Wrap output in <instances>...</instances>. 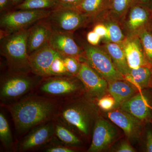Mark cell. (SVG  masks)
<instances>
[{"mask_svg": "<svg viewBox=\"0 0 152 152\" xmlns=\"http://www.w3.org/2000/svg\"><path fill=\"white\" fill-rule=\"evenodd\" d=\"M60 103L31 93L16 102L1 105L10 112L17 138L20 139L33 128L54 119Z\"/></svg>", "mask_w": 152, "mask_h": 152, "instance_id": "cell-1", "label": "cell"}, {"mask_svg": "<svg viewBox=\"0 0 152 152\" xmlns=\"http://www.w3.org/2000/svg\"><path fill=\"white\" fill-rule=\"evenodd\" d=\"M97 113L94 102L84 94L60 102L55 119L66 125L81 138L88 139Z\"/></svg>", "mask_w": 152, "mask_h": 152, "instance_id": "cell-2", "label": "cell"}, {"mask_svg": "<svg viewBox=\"0 0 152 152\" xmlns=\"http://www.w3.org/2000/svg\"><path fill=\"white\" fill-rule=\"evenodd\" d=\"M32 93L61 102L80 96L86 92L77 77L60 75L43 77Z\"/></svg>", "mask_w": 152, "mask_h": 152, "instance_id": "cell-3", "label": "cell"}, {"mask_svg": "<svg viewBox=\"0 0 152 152\" xmlns=\"http://www.w3.org/2000/svg\"><path fill=\"white\" fill-rule=\"evenodd\" d=\"M28 29L21 30L1 38V54L7 60L9 72H31L27 43Z\"/></svg>", "mask_w": 152, "mask_h": 152, "instance_id": "cell-4", "label": "cell"}, {"mask_svg": "<svg viewBox=\"0 0 152 152\" xmlns=\"http://www.w3.org/2000/svg\"><path fill=\"white\" fill-rule=\"evenodd\" d=\"M43 78L33 73L9 72L1 77V105L13 102L34 91Z\"/></svg>", "mask_w": 152, "mask_h": 152, "instance_id": "cell-5", "label": "cell"}, {"mask_svg": "<svg viewBox=\"0 0 152 152\" xmlns=\"http://www.w3.org/2000/svg\"><path fill=\"white\" fill-rule=\"evenodd\" d=\"M52 10H20L5 13L1 16L0 20L1 38L28 28L32 25L47 18Z\"/></svg>", "mask_w": 152, "mask_h": 152, "instance_id": "cell-6", "label": "cell"}, {"mask_svg": "<svg viewBox=\"0 0 152 152\" xmlns=\"http://www.w3.org/2000/svg\"><path fill=\"white\" fill-rule=\"evenodd\" d=\"M83 58L93 69L108 82L124 80L111 58L105 50L90 44L83 45Z\"/></svg>", "mask_w": 152, "mask_h": 152, "instance_id": "cell-7", "label": "cell"}, {"mask_svg": "<svg viewBox=\"0 0 152 152\" xmlns=\"http://www.w3.org/2000/svg\"><path fill=\"white\" fill-rule=\"evenodd\" d=\"M93 18L72 8L60 6L53 9L47 18L53 31L71 33L86 25Z\"/></svg>", "mask_w": 152, "mask_h": 152, "instance_id": "cell-8", "label": "cell"}, {"mask_svg": "<svg viewBox=\"0 0 152 152\" xmlns=\"http://www.w3.org/2000/svg\"><path fill=\"white\" fill-rule=\"evenodd\" d=\"M54 136V121L37 126L19 140L17 151L26 152L40 150L51 141Z\"/></svg>", "mask_w": 152, "mask_h": 152, "instance_id": "cell-9", "label": "cell"}, {"mask_svg": "<svg viewBox=\"0 0 152 152\" xmlns=\"http://www.w3.org/2000/svg\"><path fill=\"white\" fill-rule=\"evenodd\" d=\"M117 128L108 121L97 117L95 120L91 142L88 152L104 151L108 149L118 137Z\"/></svg>", "mask_w": 152, "mask_h": 152, "instance_id": "cell-10", "label": "cell"}, {"mask_svg": "<svg viewBox=\"0 0 152 152\" xmlns=\"http://www.w3.org/2000/svg\"><path fill=\"white\" fill-rule=\"evenodd\" d=\"M76 77L83 83L85 94L92 99H99L108 91V82L94 70L85 60L82 61Z\"/></svg>", "mask_w": 152, "mask_h": 152, "instance_id": "cell-11", "label": "cell"}, {"mask_svg": "<svg viewBox=\"0 0 152 152\" xmlns=\"http://www.w3.org/2000/svg\"><path fill=\"white\" fill-rule=\"evenodd\" d=\"M107 117L123 130L130 141L135 142L140 139L143 123L132 115L120 109L108 112Z\"/></svg>", "mask_w": 152, "mask_h": 152, "instance_id": "cell-12", "label": "cell"}, {"mask_svg": "<svg viewBox=\"0 0 152 152\" xmlns=\"http://www.w3.org/2000/svg\"><path fill=\"white\" fill-rule=\"evenodd\" d=\"M152 103L148 95L140 92L123 102L120 107L144 124L151 121Z\"/></svg>", "mask_w": 152, "mask_h": 152, "instance_id": "cell-13", "label": "cell"}, {"mask_svg": "<svg viewBox=\"0 0 152 152\" xmlns=\"http://www.w3.org/2000/svg\"><path fill=\"white\" fill-rule=\"evenodd\" d=\"M60 54L49 44L31 54L29 63L32 73L42 77L52 76V64Z\"/></svg>", "mask_w": 152, "mask_h": 152, "instance_id": "cell-14", "label": "cell"}, {"mask_svg": "<svg viewBox=\"0 0 152 152\" xmlns=\"http://www.w3.org/2000/svg\"><path fill=\"white\" fill-rule=\"evenodd\" d=\"M53 32L47 18L39 21L29 28L27 42L28 55L48 45Z\"/></svg>", "mask_w": 152, "mask_h": 152, "instance_id": "cell-15", "label": "cell"}, {"mask_svg": "<svg viewBox=\"0 0 152 152\" xmlns=\"http://www.w3.org/2000/svg\"><path fill=\"white\" fill-rule=\"evenodd\" d=\"M71 33L53 31L49 45L63 56L75 57L82 61L83 51L76 43Z\"/></svg>", "mask_w": 152, "mask_h": 152, "instance_id": "cell-16", "label": "cell"}, {"mask_svg": "<svg viewBox=\"0 0 152 152\" xmlns=\"http://www.w3.org/2000/svg\"><path fill=\"white\" fill-rule=\"evenodd\" d=\"M124 50L128 65L130 69H137L147 65L145 54L138 37L126 38L120 44Z\"/></svg>", "mask_w": 152, "mask_h": 152, "instance_id": "cell-17", "label": "cell"}, {"mask_svg": "<svg viewBox=\"0 0 152 152\" xmlns=\"http://www.w3.org/2000/svg\"><path fill=\"white\" fill-rule=\"evenodd\" d=\"M138 89L129 82L118 80L108 82V91L115 101V107H120L137 93Z\"/></svg>", "mask_w": 152, "mask_h": 152, "instance_id": "cell-18", "label": "cell"}, {"mask_svg": "<svg viewBox=\"0 0 152 152\" xmlns=\"http://www.w3.org/2000/svg\"><path fill=\"white\" fill-rule=\"evenodd\" d=\"M126 27L132 33L137 34L142 29L148 19V12L141 4L134 2L129 9Z\"/></svg>", "mask_w": 152, "mask_h": 152, "instance_id": "cell-19", "label": "cell"}, {"mask_svg": "<svg viewBox=\"0 0 152 152\" xmlns=\"http://www.w3.org/2000/svg\"><path fill=\"white\" fill-rule=\"evenodd\" d=\"M137 89L143 90L151 86L152 72L149 66H142L137 69H130L129 75L124 77Z\"/></svg>", "mask_w": 152, "mask_h": 152, "instance_id": "cell-20", "label": "cell"}, {"mask_svg": "<svg viewBox=\"0 0 152 152\" xmlns=\"http://www.w3.org/2000/svg\"><path fill=\"white\" fill-rule=\"evenodd\" d=\"M54 121V137L62 143L70 146L78 147L83 145L81 138L72 129L56 119Z\"/></svg>", "mask_w": 152, "mask_h": 152, "instance_id": "cell-21", "label": "cell"}, {"mask_svg": "<svg viewBox=\"0 0 152 152\" xmlns=\"http://www.w3.org/2000/svg\"><path fill=\"white\" fill-rule=\"evenodd\" d=\"M104 48L118 70L124 77L129 75L130 69L121 46L119 44L107 42L104 45Z\"/></svg>", "mask_w": 152, "mask_h": 152, "instance_id": "cell-22", "label": "cell"}, {"mask_svg": "<svg viewBox=\"0 0 152 152\" xmlns=\"http://www.w3.org/2000/svg\"><path fill=\"white\" fill-rule=\"evenodd\" d=\"M110 0H82L77 5L72 7L81 13L95 18L108 8Z\"/></svg>", "mask_w": 152, "mask_h": 152, "instance_id": "cell-23", "label": "cell"}, {"mask_svg": "<svg viewBox=\"0 0 152 152\" xmlns=\"http://www.w3.org/2000/svg\"><path fill=\"white\" fill-rule=\"evenodd\" d=\"M0 140L7 151H17L16 146L14 144L10 124L1 111L0 112Z\"/></svg>", "mask_w": 152, "mask_h": 152, "instance_id": "cell-24", "label": "cell"}, {"mask_svg": "<svg viewBox=\"0 0 152 152\" xmlns=\"http://www.w3.org/2000/svg\"><path fill=\"white\" fill-rule=\"evenodd\" d=\"M59 6L57 0H24L17 6L20 10L53 9Z\"/></svg>", "mask_w": 152, "mask_h": 152, "instance_id": "cell-25", "label": "cell"}, {"mask_svg": "<svg viewBox=\"0 0 152 152\" xmlns=\"http://www.w3.org/2000/svg\"><path fill=\"white\" fill-rule=\"evenodd\" d=\"M104 23H102L105 25L108 30V37L106 41L115 43L121 44L126 38L122 31L117 22L110 19H106Z\"/></svg>", "mask_w": 152, "mask_h": 152, "instance_id": "cell-26", "label": "cell"}, {"mask_svg": "<svg viewBox=\"0 0 152 152\" xmlns=\"http://www.w3.org/2000/svg\"><path fill=\"white\" fill-rule=\"evenodd\" d=\"M144 54L147 59L152 62V34L147 30L142 28L137 33Z\"/></svg>", "mask_w": 152, "mask_h": 152, "instance_id": "cell-27", "label": "cell"}, {"mask_svg": "<svg viewBox=\"0 0 152 152\" xmlns=\"http://www.w3.org/2000/svg\"><path fill=\"white\" fill-rule=\"evenodd\" d=\"M135 0H110L108 8L114 15H123L134 3Z\"/></svg>", "mask_w": 152, "mask_h": 152, "instance_id": "cell-28", "label": "cell"}, {"mask_svg": "<svg viewBox=\"0 0 152 152\" xmlns=\"http://www.w3.org/2000/svg\"><path fill=\"white\" fill-rule=\"evenodd\" d=\"M79 148L62 143L54 136L51 141L40 151L45 152H75L79 150Z\"/></svg>", "mask_w": 152, "mask_h": 152, "instance_id": "cell-29", "label": "cell"}, {"mask_svg": "<svg viewBox=\"0 0 152 152\" xmlns=\"http://www.w3.org/2000/svg\"><path fill=\"white\" fill-rule=\"evenodd\" d=\"M62 56L68 74L69 75L76 77L80 70L82 61L75 57L63 55Z\"/></svg>", "mask_w": 152, "mask_h": 152, "instance_id": "cell-30", "label": "cell"}, {"mask_svg": "<svg viewBox=\"0 0 152 152\" xmlns=\"http://www.w3.org/2000/svg\"><path fill=\"white\" fill-rule=\"evenodd\" d=\"M51 71L52 76L69 75L65 66L62 55L61 54L55 59L51 68Z\"/></svg>", "mask_w": 152, "mask_h": 152, "instance_id": "cell-31", "label": "cell"}, {"mask_svg": "<svg viewBox=\"0 0 152 152\" xmlns=\"http://www.w3.org/2000/svg\"><path fill=\"white\" fill-rule=\"evenodd\" d=\"M97 100V105L102 110L104 111H111L115 107V101L110 95L104 96L96 99Z\"/></svg>", "mask_w": 152, "mask_h": 152, "instance_id": "cell-32", "label": "cell"}, {"mask_svg": "<svg viewBox=\"0 0 152 152\" xmlns=\"http://www.w3.org/2000/svg\"><path fill=\"white\" fill-rule=\"evenodd\" d=\"M117 152H134L135 150L132 146L128 140H124L121 142L113 150Z\"/></svg>", "mask_w": 152, "mask_h": 152, "instance_id": "cell-33", "label": "cell"}, {"mask_svg": "<svg viewBox=\"0 0 152 152\" xmlns=\"http://www.w3.org/2000/svg\"><path fill=\"white\" fill-rule=\"evenodd\" d=\"M93 31L98 34L102 39L107 40L108 37V30L105 25L102 23H98L94 28Z\"/></svg>", "mask_w": 152, "mask_h": 152, "instance_id": "cell-34", "label": "cell"}, {"mask_svg": "<svg viewBox=\"0 0 152 152\" xmlns=\"http://www.w3.org/2000/svg\"><path fill=\"white\" fill-rule=\"evenodd\" d=\"M101 39V37L94 31H90L87 35V41L91 45H97Z\"/></svg>", "mask_w": 152, "mask_h": 152, "instance_id": "cell-35", "label": "cell"}, {"mask_svg": "<svg viewBox=\"0 0 152 152\" xmlns=\"http://www.w3.org/2000/svg\"><path fill=\"white\" fill-rule=\"evenodd\" d=\"M145 148L146 152H152V130L151 129L146 132Z\"/></svg>", "mask_w": 152, "mask_h": 152, "instance_id": "cell-36", "label": "cell"}, {"mask_svg": "<svg viewBox=\"0 0 152 152\" xmlns=\"http://www.w3.org/2000/svg\"><path fill=\"white\" fill-rule=\"evenodd\" d=\"M59 6L65 7L72 8L77 5L82 0H57Z\"/></svg>", "mask_w": 152, "mask_h": 152, "instance_id": "cell-37", "label": "cell"}, {"mask_svg": "<svg viewBox=\"0 0 152 152\" xmlns=\"http://www.w3.org/2000/svg\"><path fill=\"white\" fill-rule=\"evenodd\" d=\"M12 0H0V11L1 12L8 8Z\"/></svg>", "mask_w": 152, "mask_h": 152, "instance_id": "cell-38", "label": "cell"}, {"mask_svg": "<svg viewBox=\"0 0 152 152\" xmlns=\"http://www.w3.org/2000/svg\"><path fill=\"white\" fill-rule=\"evenodd\" d=\"M148 0H135L134 2L139 3V4H145L147 3Z\"/></svg>", "mask_w": 152, "mask_h": 152, "instance_id": "cell-39", "label": "cell"}, {"mask_svg": "<svg viewBox=\"0 0 152 152\" xmlns=\"http://www.w3.org/2000/svg\"><path fill=\"white\" fill-rule=\"evenodd\" d=\"M22 1V0H12V4H14L19 3V2L20 1Z\"/></svg>", "mask_w": 152, "mask_h": 152, "instance_id": "cell-40", "label": "cell"}, {"mask_svg": "<svg viewBox=\"0 0 152 152\" xmlns=\"http://www.w3.org/2000/svg\"><path fill=\"white\" fill-rule=\"evenodd\" d=\"M151 124H152V120L151 121Z\"/></svg>", "mask_w": 152, "mask_h": 152, "instance_id": "cell-41", "label": "cell"}]
</instances>
